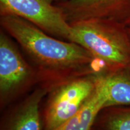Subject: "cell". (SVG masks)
Returning <instances> with one entry per match:
<instances>
[{
  "label": "cell",
  "instance_id": "cell-5",
  "mask_svg": "<svg viewBox=\"0 0 130 130\" xmlns=\"http://www.w3.org/2000/svg\"><path fill=\"white\" fill-rule=\"evenodd\" d=\"M39 81L35 69L21 56L3 30L0 32V95L1 104L12 100Z\"/></svg>",
  "mask_w": 130,
  "mask_h": 130
},
{
  "label": "cell",
  "instance_id": "cell-8",
  "mask_svg": "<svg viewBox=\"0 0 130 130\" xmlns=\"http://www.w3.org/2000/svg\"><path fill=\"white\" fill-rule=\"evenodd\" d=\"M105 108L130 105V65L101 76Z\"/></svg>",
  "mask_w": 130,
  "mask_h": 130
},
{
  "label": "cell",
  "instance_id": "cell-13",
  "mask_svg": "<svg viewBox=\"0 0 130 130\" xmlns=\"http://www.w3.org/2000/svg\"><path fill=\"white\" fill-rule=\"evenodd\" d=\"M127 29H128V33H129V37H130V27H127Z\"/></svg>",
  "mask_w": 130,
  "mask_h": 130
},
{
  "label": "cell",
  "instance_id": "cell-9",
  "mask_svg": "<svg viewBox=\"0 0 130 130\" xmlns=\"http://www.w3.org/2000/svg\"><path fill=\"white\" fill-rule=\"evenodd\" d=\"M101 75L98 78L95 92L83 106L74 116L53 130L90 129L98 115L105 108V98L101 84Z\"/></svg>",
  "mask_w": 130,
  "mask_h": 130
},
{
  "label": "cell",
  "instance_id": "cell-6",
  "mask_svg": "<svg viewBox=\"0 0 130 130\" xmlns=\"http://www.w3.org/2000/svg\"><path fill=\"white\" fill-rule=\"evenodd\" d=\"M55 4L69 24L92 19L122 22L130 9V0H62Z\"/></svg>",
  "mask_w": 130,
  "mask_h": 130
},
{
  "label": "cell",
  "instance_id": "cell-12",
  "mask_svg": "<svg viewBox=\"0 0 130 130\" xmlns=\"http://www.w3.org/2000/svg\"><path fill=\"white\" fill-rule=\"evenodd\" d=\"M50 1H51L52 3H54V4H56V3H58V2H60V1H62V0H50Z\"/></svg>",
  "mask_w": 130,
  "mask_h": 130
},
{
  "label": "cell",
  "instance_id": "cell-10",
  "mask_svg": "<svg viewBox=\"0 0 130 130\" xmlns=\"http://www.w3.org/2000/svg\"><path fill=\"white\" fill-rule=\"evenodd\" d=\"M101 112L104 130H130V105L107 107Z\"/></svg>",
  "mask_w": 130,
  "mask_h": 130
},
{
  "label": "cell",
  "instance_id": "cell-4",
  "mask_svg": "<svg viewBox=\"0 0 130 130\" xmlns=\"http://www.w3.org/2000/svg\"><path fill=\"white\" fill-rule=\"evenodd\" d=\"M0 14L18 16L52 36L71 42V25L50 0H0Z\"/></svg>",
  "mask_w": 130,
  "mask_h": 130
},
{
  "label": "cell",
  "instance_id": "cell-7",
  "mask_svg": "<svg viewBox=\"0 0 130 130\" xmlns=\"http://www.w3.org/2000/svg\"><path fill=\"white\" fill-rule=\"evenodd\" d=\"M49 90L45 86L36 89L18 107L1 130H41L40 104Z\"/></svg>",
  "mask_w": 130,
  "mask_h": 130
},
{
  "label": "cell",
  "instance_id": "cell-3",
  "mask_svg": "<svg viewBox=\"0 0 130 130\" xmlns=\"http://www.w3.org/2000/svg\"><path fill=\"white\" fill-rule=\"evenodd\" d=\"M101 74L73 78L50 89L45 111V130L55 129L79 111L93 95Z\"/></svg>",
  "mask_w": 130,
  "mask_h": 130
},
{
  "label": "cell",
  "instance_id": "cell-2",
  "mask_svg": "<svg viewBox=\"0 0 130 130\" xmlns=\"http://www.w3.org/2000/svg\"><path fill=\"white\" fill-rule=\"evenodd\" d=\"M71 42L85 48L108 72L130 65V37L121 21L92 19L70 24Z\"/></svg>",
  "mask_w": 130,
  "mask_h": 130
},
{
  "label": "cell",
  "instance_id": "cell-1",
  "mask_svg": "<svg viewBox=\"0 0 130 130\" xmlns=\"http://www.w3.org/2000/svg\"><path fill=\"white\" fill-rule=\"evenodd\" d=\"M0 24L35 63L39 81L49 89L73 78L108 72L81 45L52 36L18 16L0 14Z\"/></svg>",
  "mask_w": 130,
  "mask_h": 130
},
{
  "label": "cell",
  "instance_id": "cell-11",
  "mask_svg": "<svg viewBox=\"0 0 130 130\" xmlns=\"http://www.w3.org/2000/svg\"><path fill=\"white\" fill-rule=\"evenodd\" d=\"M122 22L125 24V25L127 27H130V9L127 13L122 21Z\"/></svg>",
  "mask_w": 130,
  "mask_h": 130
}]
</instances>
